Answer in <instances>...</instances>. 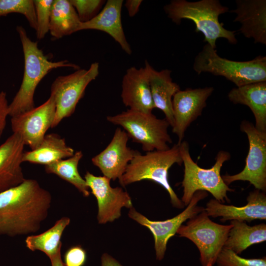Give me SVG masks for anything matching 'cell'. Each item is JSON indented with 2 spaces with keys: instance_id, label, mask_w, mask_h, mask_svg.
Masks as SVG:
<instances>
[{
  "instance_id": "obj_36",
  "label": "cell",
  "mask_w": 266,
  "mask_h": 266,
  "mask_svg": "<svg viewBox=\"0 0 266 266\" xmlns=\"http://www.w3.org/2000/svg\"><path fill=\"white\" fill-rule=\"evenodd\" d=\"M61 251L56 255L50 259L51 266H65L63 261L61 258Z\"/></svg>"
},
{
  "instance_id": "obj_18",
  "label": "cell",
  "mask_w": 266,
  "mask_h": 266,
  "mask_svg": "<svg viewBox=\"0 0 266 266\" xmlns=\"http://www.w3.org/2000/svg\"><path fill=\"white\" fill-rule=\"evenodd\" d=\"M25 145L21 137L14 133L0 145V192L25 179L21 166Z\"/></svg>"
},
{
  "instance_id": "obj_15",
  "label": "cell",
  "mask_w": 266,
  "mask_h": 266,
  "mask_svg": "<svg viewBox=\"0 0 266 266\" xmlns=\"http://www.w3.org/2000/svg\"><path fill=\"white\" fill-rule=\"evenodd\" d=\"M128 139L124 130L117 128L106 148L92 159L93 165L110 180L119 179L130 162L140 153L127 146Z\"/></svg>"
},
{
  "instance_id": "obj_11",
  "label": "cell",
  "mask_w": 266,
  "mask_h": 266,
  "mask_svg": "<svg viewBox=\"0 0 266 266\" xmlns=\"http://www.w3.org/2000/svg\"><path fill=\"white\" fill-rule=\"evenodd\" d=\"M208 195L204 191H197L187 207L176 216L164 221H152L137 211L134 207L130 209L128 216L140 225L146 227L153 235L157 260L163 259L169 238L174 236L182 224L204 210L198 206V202Z\"/></svg>"
},
{
  "instance_id": "obj_7",
  "label": "cell",
  "mask_w": 266,
  "mask_h": 266,
  "mask_svg": "<svg viewBox=\"0 0 266 266\" xmlns=\"http://www.w3.org/2000/svg\"><path fill=\"white\" fill-rule=\"evenodd\" d=\"M110 123L121 126L133 142L138 143L146 152L168 149L172 141L168 133L169 126L166 119L158 118L152 112L128 109L108 116Z\"/></svg>"
},
{
  "instance_id": "obj_4",
  "label": "cell",
  "mask_w": 266,
  "mask_h": 266,
  "mask_svg": "<svg viewBox=\"0 0 266 266\" xmlns=\"http://www.w3.org/2000/svg\"><path fill=\"white\" fill-rule=\"evenodd\" d=\"M175 164H182L178 144L166 150H155L144 155L140 152L129 164L119 181L123 187L143 180L154 181L166 190L174 207L182 208L184 203L173 191L168 179V170Z\"/></svg>"
},
{
  "instance_id": "obj_21",
  "label": "cell",
  "mask_w": 266,
  "mask_h": 266,
  "mask_svg": "<svg viewBox=\"0 0 266 266\" xmlns=\"http://www.w3.org/2000/svg\"><path fill=\"white\" fill-rule=\"evenodd\" d=\"M149 81L154 105L164 113L165 119L172 128L174 125L172 100L174 95L180 89L179 86L172 81L171 71L168 69L161 71L155 70L146 61Z\"/></svg>"
},
{
  "instance_id": "obj_3",
  "label": "cell",
  "mask_w": 266,
  "mask_h": 266,
  "mask_svg": "<svg viewBox=\"0 0 266 266\" xmlns=\"http://www.w3.org/2000/svg\"><path fill=\"white\" fill-rule=\"evenodd\" d=\"M164 9L167 17L176 24H180L182 19L193 21L195 32H201L204 35L203 41L213 48L216 49V41L220 38L226 39L231 44L237 42L236 31L227 30L219 21V15L229 9L218 0H172Z\"/></svg>"
},
{
  "instance_id": "obj_8",
  "label": "cell",
  "mask_w": 266,
  "mask_h": 266,
  "mask_svg": "<svg viewBox=\"0 0 266 266\" xmlns=\"http://www.w3.org/2000/svg\"><path fill=\"white\" fill-rule=\"evenodd\" d=\"M232 224L215 223L204 210L182 225L176 233L192 241L198 248L202 266H213L228 238Z\"/></svg>"
},
{
  "instance_id": "obj_19",
  "label": "cell",
  "mask_w": 266,
  "mask_h": 266,
  "mask_svg": "<svg viewBox=\"0 0 266 266\" xmlns=\"http://www.w3.org/2000/svg\"><path fill=\"white\" fill-rule=\"evenodd\" d=\"M236 8L230 12L236 16L234 22L241 24L239 31L255 43L266 45V0H236Z\"/></svg>"
},
{
  "instance_id": "obj_10",
  "label": "cell",
  "mask_w": 266,
  "mask_h": 266,
  "mask_svg": "<svg viewBox=\"0 0 266 266\" xmlns=\"http://www.w3.org/2000/svg\"><path fill=\"white\" fill-rule=\"evenodd\" d=\"M240 130L247 136L249 148L243 169L234 175H222L228 186L236 181H246L257 190H266V133L258 131L248 121L243 120Z\"/></svg>"
},
{
  "instance_id": "obj_25",
  "label": "cell",
  "mask_w": 266,
  "mask_h": 266,
  "mask_svg": "<svg viewBox=\"0 0 266 266\" xmlns=\"http://www.w3.org/2000/svg\"><path fill=\"white\" fill-rule=\"evenodd\" d=\"M231 224L232 227L224 247L237 254L252 245L266 240V225L264 223L250 226L245 222L232 220Z\"/></svg>"
},
{
  "instance_id": "obj_6",
  "label": "cell",
  "mask_w": 266,
  "mask_h": 266,
  "mask_svg": "<svg viewBox=\"0 0 266 266\" xmlns=\"http://www.w3.org/2000/svg\"><path fill=\"white\" fill-rule=\"evenodd\" d=\"M193 69L198 74L209 72L222 76L237 87L266 81V57L259 56L247 61H235L221 57L216 49L206 43L196 56Z\"/></svg>"
},
{
  "instance_id": "obj_20",
  "label": "cell",
  "mask_w": 266,
  "mask_h": 266,
  "mask_svg": "<svg viewBox=\"0 0 266 266\" xmlns=\"http://www.w3.org/2000/svg\"><path fill=\"white\" fill-rule=\"evenodd\" d=\"M122 0H108L101 9L90 20L80 23L78 31L95 30L105 32L110 35L128 54L132 49L123 30L121 20Z\"/></svg>"
},
{
  "instance_id": "obj_17",
  "label": "cell",
  "mask_w": 266,
  "mask_h": 266,
  "mask_svg": "<svg viewBox=\"0 0 266 266\" xmlns=\"http://www.w3.org/2000/svg\"><path fill=\"white\" fill-rule=\"evenodd\" d=\"M122 102L130 109L152 112V100L147 67L128 68L123 76L121 94Z\"/></svg>"
},
{
  "instance_id": "obj_29",
  "label": "cell",
  "mask_w": 266,
  "mask_h": 266,
  "mask_svg": "<svg viewBox=\"0 0 266 266\" xmlns=\"http://www.w3.org/2000/svg\"><path fill=\"white\" fill-rule=\"evenodd\" d=\"M215 263L217 266H266V257L243 258L233 251L223 247L218 255Z\"/></svg>"
},
{
  "instance_id": "obj_14",
  "label": "cell",
  "mask_w": 266,
  "mask_h": 266,
  "mask_svg": "<svg viewBox=\"0 0 266 266\" xmlns=\"http://www.w3.org/2000/svg\"><path fill=\"white\" fill-rule=\"evenodd\" d=\"M214 91L212 87L180 90L172 100L174 125L172 132L181 143L185 133L191 124L201 115L206 100Z\"/></svg>"
},
{
  "instance_id": "obj_9",
  "label": "cell",
  "mask_w": 266,
  "mask_h": 266,
  "mask_svg": "<svg viewBox=\"0 0 266 266\" xmlns=\"http://www.w3.org/2000/svg\"><path fill=\"white\" fill-rule=\"evenodd\" d=\"M99 74V64L94 62L88 69L79 68L71 74L56 78L51 85L50 96L54 100L56 106L52 128L74 113L87 87Z\"/></svg>"
},
{
  "instance_id": "obj_12",
  "label": "cell",
  "mask_w": 266,
  "mask_h": 266,
  "mask_svg": "<svg viewBox=\"0 0 266 266\" xmlns=\"http://www.w3.org/2000/svg\"><path fill=\"white\" fill-rule=\"evenodd\" d=\"M56 106L50 96L39 106L11 118L13 133L18 134L25 145L35 149L51 128L55 118Z\"/></svg>"
},
{
  "instance_id": "obj_13",
  "label": "cell",
  "mask_w": 266,
  "mask_h": 266,
  "mask_svg": "<svg viewBox=\"0 0 266 266\" xmlns=\"http://www.w3.org/2000/svg\"><path fill=\"white\" fill-rule=\"evenodd\" d=\"M84 179L97 200L99 224L113 222L121 216L123 207H133L129 194L121 187H112L109 178L87 171Z\"/></svg>"
},
{
  "instance_id": "obj_16",
  "label": "cell",
  "mask_w": 266,
  "mask_h": 266,
  "mask_svg": "<svg viewBox=\"0 0 266 266\" xmlns=\"http://www.w3.org/2000/svg\"><path fill=\"white\" fill-rule=\"evenodd\" d=\"M247 203L241 207L224 204L215 199L210 200L204 210L208 216L221 217V221L228 220L250 222L256 219L266 220V196L264 192L256 190L247 198Z\"/></svg>"
},
{
  "instance_id": "obj_34",
  "label": "cell",
  "mask_w": 266,
  "mask_h": 266,
  "mask_svg": "<svg viewBox=\"0 0 266 266\" xmlns=\"http://www.w3.org/2000/svg\"><path fill=\"white\" fill-rule=\"evenodd\" d=\"M142 2L141 0H127L126 1L125 6L130 17H133L136 14Z\"/></svg>"
},
{
  "instance_id": "obj_23",
  "label": "cell",
  "mask_w": 266,
  "mask_h": 266,
  "mask_svg": "<svg viewBox=\"0 0 266 266\" xmlns=\"http://www.w3.org/2000/svg\"><path fill=\"white\" fill-rule=\"evenodd\" d=\"M74 149L67 146L64 138L56 133L46 134L34 149L24 152L23 162L47 165L68 158L74 154Z\"/></svg>"
},
{
  "instance_id": "obj_30",
  "label": "cell",
  "mask_w": 266,
  "mask_h": 266,
  "mask_svg": "<svg viewBox=\"0 0 266 266\" xmlns=\"http://www.w3.org/2000/svg\"><path fill=\"white\" fill-rule=\"evenodd\" d=\"M36 19V35L38 39L44 38L49 31L51 7L53 0H33Z\"/></svg>"
},
{
  "instance_id": "obj_32",
  "label": "cell",
  "mask_w": 266,
  "mask_h": 266,
  "mask_svg": "<svg viewBox=\"0 0 266 266\" xmlns=\"http://www.w3.org/2000/svg\"><path fill=\"white\" fill-rule=\"evenodd\" d=\"M65 266H83L87 259L85 250L80 246L70 247L64 255Z\"/></svg>"
},
{
  "instance_id": "obj_35",
  "label": "cell",
  "mask_w": 266,
  "mask_h": 266,
  "mask_svg": "<svg viewBox=\"0 0 266 266\" xmlns=\"http://www.w3.org/2000/svg\"><path fill=\"white\" fill-rule=\"evenodd\" d=\"M100 266H123L116 260L107 253H104L101 257Z\"/></svg>"
},
{
  "instance_id": "obj_31",
  "label": "cell",
  "mask_w": 266,
  "mask_h": 266,
  "mask_svg": "<svg viewBox=\"0 0 266 266\" xmlns=\"http://www.w3.org/2000/svg\"><path fill=\"white\" fill-rule=\"evenodd\" d=\"M75 8L81 23L94 18L105 2L102 0H69Z\"/></svg>"
},
{
  "instance_id": "obj_28",
  "label": "cell",
  "mask_w": 266,
  "mask_h": 266,
  "mask_svg": "<svg viewBox=\"0 0 266 266\" xmlns=\"http://www.w3.org/2000/svg\"><path fill=\"white\" fill-rule=\"evenodd\" d=\"M11 13L24 15L30 26L35 31L36 19L33 0H0V18Z\"/></svg>"
},
{
  "instance_id": "obj_2",
  "label": "cell",
  "mask_w": 266,
  "mask_h": 266,
  "mask_svg": "<svg viewBox=\"0 0 266 266\" xmlns=\"http://www.w3.org/2000/svg\"><path fill=\"white\" fill-rule=\"evenodd\" d=\"M16 31L23 51L24 71L19 89L9 104L8 114L11 117L35 107L34 95L36 88L51 70L65 67L76 70L80 68L78 65L67 60L50 61L39 48L37 42L30 38L23 27L17 26Z\"/></svg>"
},
{
  "instance_id": "obj_24",
  "label": "cell",
  "mask_w": 266,
  "mask_h": 266,
  "mask_svg": "<svg viewBox=\"0 0 266 266\" xmlns=\"http://www.w3.org/2000/svg\"><path fill=\"white\" fill-rule=\"evenodd\" d=\"M80 23L77 12L69 0H53L49 32L54 39L78 32Z\"/></svg>"
},
{
  "instance_id": "obj_33",
  "label": "cell",
  "mask_w": 266,
  "mask_h": 266,
  "mask_svg": "<svg viewBox=\"0 0 266 266\" xmlns=\"http://www.w3.org/2000/svg\"><path fill=\"white\" fill-rule=\"evenodd\" d=\"M6 93L0 91V138L6 125L7 118L9 116Z\"/></svg>"
},
{
  "instance_id": "obj_5",
  "label": "cell",
  "mask_w": 266,
  "mask_h": 266,
  "mask_svg": "<svg viewBox=\"0 0 266 266\" xmlns=\"http://www.w3.org/2000/svg\"><path fill=\"white\" fill-rule=\"evenodd\" d=\"M178 145L184 166L181 183L183 188L181 201L184 206L188 205L194 194L198 191L208 192L220 202H230L227 193L233 190L224 182L220 171L223 164L230 159V154L225 151H219L214 166L210 168H203L193 160L186 141H182Z\"/></svg>"
},
{
  "instance_id": "obj_1",
  "label": "cell",
  "mask_w": 266,
  "mask_h": 266,
  "mask_svg": "<svg viewBox=\"0 0 266 266\" xmlns=\"http://www.w3.org/2000/svg\"><path fill=\"white\" fill-rule=\"evenodd\" d=\"M49 191L32 179L0 192V235L15 236L37 232L48 214Z\"/></svg>"
},
{
  "instance_id": "obj_22",
  "label": "cell",
  "mask_w": 266,
  "mask_h": 266,
  "mask_svg": "<svg viewBox=\"0 0 266 266\" xmlns=\"http://www.w3.org/2000/svg\"><path fill=\"white\" fill-rule=\"evenodd\" d=\"M228 99L234 104L247 106L255 119V128L266 133V81L247 84L232 89Z\"/></svg>"
},
{
  "instance_id": "obj_27",
  "label": "cell",
  "mask_w": 266,
  "mask_h": 266,
  "mask_svg": "<svg viewBox=\"0 0 266 266\" xmlns=\"http://www.w3.org/2000/svg\"><path fill=\"white\" fill-rule=\"evenodd\" d=\"M82 157V151H76L70 157L45 166V171L47 173L54 174L70 183L84 197H87L90 193L89 189L78 169L79 161Z\"/></svg>"
},
{
  "instance_id": "obj_26",
  "label": "cell",
  "mask_w": 266,
  "mask_h": 266,
  "mask_svg": "<svg viewBox=\"0 0 266 266\" xmlns=\"http://www.w3.org/2000/svg\"><path fill=\"white\" fill-rule=\"evenodd\" d=\"M70 222L68 217H63L43 233L27 236L25 240L27 247L32 251H40L51 259L61 251V239Z\"/></svg>"
}]
</instances>
